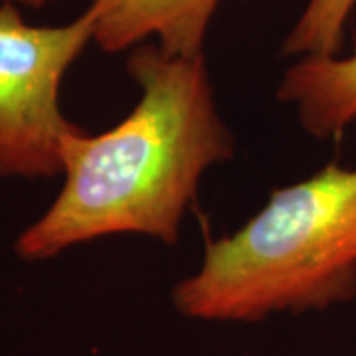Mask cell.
I'll return each mask as SVG.
<instances>
[{"instance_id":"6da1fadb","label":"cell","mask_w":356,"mask_h":356,"mask_svg":"<svg viewBox=\"0 0 356 356\" xmlns=\"http://www.w3.org/2000/svg\"><path fill=\"white\" fill-rule=\"evenodd\" d=\"M127 72L139 102L109 131L77 127L65 137L64 184L16 236L20 259L46 261L123 234L175 245L204 175L236 153L204 54L175 56L147 42L129 51Z\"/></svg>"},{"instance_id":"7a4b0ae2","label":"cell","mask_w":356,"mask_h":356,"mask_svg":"<svg viewBox=\"0 0 356 356\" xmlns=\"http://www.w3.org/2000/svg\"><path fill=\"white\" fill-rule=\"evenodd\" d=\"M355 295L356 168L331 163L273 191L242 228L208 243L172 303L198 321L254 323Z\"/></svg>"},{"instance_id":"3957f363","label":"cell","mask_w":356,"mask_h":356,"mask_svg":"<svg viewBox=\"0 0 356 356\" xmlns=\"http://www.w3.org/2000/svg\"><path fill=\"white\" fill-rule=\"evenodd\" d=\"M95 16L28 24L16 4L0 6V178L62 175L65 137L79 125L60 105L65 74L93 42Z\"/></svg>"},{"instance_id":"277c9868","label":"cell","mask_w":356,"mask_h":356,"mask_svg":"<svg viewBox=\"0 0 356 356\" xmlns=\"http://www.w3.org/2000/svg\"><path fill=\"white\" fill-rule=\"evenodd\" d=\"M222 0H93V44L107 54L153 42L175 56H202Z\"/></svg>"},{"instance_id":"5b68a950","label":"cell","mask_w":356,"mask_h":356,"mask_svg":"<svg viewBox=\"0 0 356 356\" xmlns=\"http://www.w3.org/2000/svg\"><path fill=\"white\" fill-rule=\"evenodd\" d=\"M275 95L295 107L301 127L311 137H341L356 121V54L299 58L283 74Z\"/></svg>"},{"instance_id":"8992f818","label":"cell","mask_w":356,"mask_h":356,"mask_svg":"<svg viewBox=\"0 0 356 356\" xmlns=\"http://www.w3.org/2000/svg\"><path fill=\"white\" fill-rule=\"evenodd\" d=\"M355 8L356 0H309L283 40L281 54L289 58L339 56L344 28Z\"/></svg>"},{"instance_id":"52a82bcc","label":"cell","mask_w":356,"mask_h":356,"mask_svg":"<svg viewBox=\"0 0 356 356\" xmlns=\"http://www.w3.org/2000/svg\"><path fill=\"white\" fill-rule=\"evenodd\" d=\"M50 2L56 0H0V6L2 4H16V6H30V8H40V6H46Z\"/></svg>"}]
</instances>
